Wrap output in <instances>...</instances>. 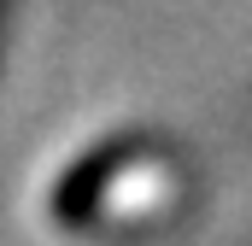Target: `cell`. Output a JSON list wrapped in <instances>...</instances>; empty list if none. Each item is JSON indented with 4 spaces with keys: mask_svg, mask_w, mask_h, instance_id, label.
<instances>
[{
    "mask_svg": "<svg viewBox=\"0 0 252 246\" xmlns=\"http://www.w3.org/2000/svg\"><path fill=\"white\" fill-rule=\"evenodd\" d=\"M176 199V164L170 153H153L147 141H118L88 153L76 170H64L53 182V223L64 229H118V223H141L153 211H164Z\"/></svg>",
    "mask_w": 252,
    "mask_h": 246,
    "instance_id": "cell-1",
    "label": "cell"
}]
</instances>
